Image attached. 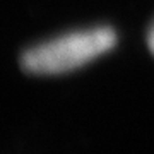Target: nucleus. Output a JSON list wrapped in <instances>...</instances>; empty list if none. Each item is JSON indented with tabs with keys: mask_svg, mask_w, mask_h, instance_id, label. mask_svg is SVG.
I'll use <instances>...</instances> for the list:
<instances>
[{
	"mask_svg": "<svg viewBox=\"0 0 154 154\" xmlns=\"http://www.w3.org/2000/svg\"><path fill=\"white\" fill-rule=\"evenodd\" d=\"M115 43L116 34L108 26L72 31L28 48L21 55V65L38 75L63 74L110 51Z\"/></svg>",
	"mask_w": 154,
	"mask_h": 154,
	"instance_id": "f257e3e1",
	"label": "nucleus"
},
{
	"mask_svg": "<svg viewBox=\"0 0 154 154\" xmlns=\"http://www.w3.org/2000/svg\"><path fill=\"white\" fill-rule=\"evenodd\" d=\"M147 43H149V48H151V51H152V53H154V28L151 29V33H149Z\"/></svg>",
	"mask_w": 154,
	"mask_h": 154,
	"instance_id": "f03ea898",
	"label": "nucleus"
}]
</instances>
